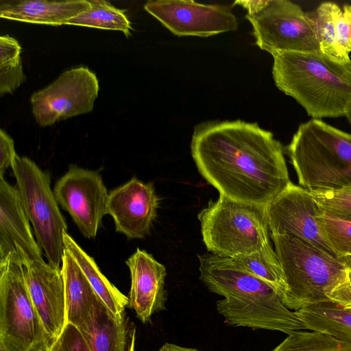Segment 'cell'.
I'll return each mask as SVG.
<instances>
[{
    "mask_svg": "<svg viewBox=\"0 0 351 351\" xmlns=\"http://www.w3.org/2000/svg\"><path fill=\"white\" fill-rule=\"evenodd\" d=\"M191 149L199 173L230 199L267 206L291 182L281 143L256 123H204Z\"/></svg>",
    "mask_w": 351,
    "mask_h": 351,
    "instance_id": "6da1fadb",
    "label": "cell"
},
{
    "mask_svg": "<svg viewBox=\"0 0 351 351\" xmlns=\"http://www.w3.org/2000/svg\"><path fill=\"white\" fill-rule=\"evenodd\" d=\"M198 259L200 280L209 291L223 297L216 302V309L226 324L287 335L306 329L276 290L233 258L207 252Z\"/></svg>",
    "mask_w": 351,
    "mask_h": 351,
    "instance_id": "7a4b0ae2",
    "label": "cell"
},
{
    "mask_svg": "<svg viewBox=\"0 0 351 351\" xmlns=\"http://www.w3.org/2000/svg\"><path fill=\"white\" fill-rule=\"evenodd\" d=\"M276 86L315 119L346 115L351 109V60L342 62L320 52L272 55Z\"/></svg>",
    "mask_w": 351,
    "mask_h": 351,
    "instance_id": "3957f363",
    "label": "cell"
},
{
    "mask_svg": "<svg viewBox=\"0 0 351 351\" xmlns=\"http://www.w3.org/2000/svg\"><path fill=\"white\" fill-rule=\"evenodd\" d=\"M287 152L304 189H351V134L312 119L299 126Z\"/></svg>",
    "mask_w": 351,
    "mask_h": 351,
    "instance_id": "277c9868",
    "label": "cell"
},
{
    "mask_svg": "<svg viewBox=\"0 0 351 351\" xmlns=\"http://www.w3.org/2000/svg\"><path fill=\"white\" fill-rule=\"evenodd\" d=\"M270 237L286 285L283 304L298 311L329 302V295L351 267V256H335L294 236Z\"/></svg>",
    "mask_w": 351,
    "mask_h": 351,
    "instance_id": "5b68a950",
    "label": "cell"
},
{
    "mask_svg": "<svg viewBox=\"0 0 351 351\" xmlns=\"http://www.w3.org/2000/svg\"><path fill=\"white\" fill-rule=\"evenodd\" d=\"M203 242L208 252L235 258L270 244L266 206L219 195L197 215Z\"/></svg>",
    "mask_w": 351,
    "mask_h": 351,
    "instance_id": "8992f818",
    "label": "cell"
},
{
    "mask_svg": "<svg viewBox=\"0 0 351 351\" xmlns=\"http://www.w3.org/2000/svg\"><path fill=\"white\" fill-rule=\"evenodd\" d=\"M247 11L256 44L274 55L320 52L313 13L288 0L237 1Z\"/></svg>",
    "mask_w": 351,
    "mask_h": 351,
    "instance_id": "52a82bcc",
    "label": "cell"
},
{
    "mask_svg": "<svg viewBox=\"0 0 351 351\" xmlns=\"http://www.w3.org/2000/svg\"><path fill=\"white\" fill-rule=\"evenodd\" d=\"M12 169L25 212L48 263L60 267L68 226L60 212L49 173L32 160L16 156Z\"/></svg>",
    "mask_w": 351,
    "mask_h": 351,
    "instance_id": "ba28073f",
    "label": "cell"
},
{
    "mask_svg": "<svg viewBox=\"0 0 351 351\" xmlns=\"http://www.w3.org/2000/svg\"><path fill=\"white\" fill-rule=\"evenodd\" d=\"M51 345L32 300L23 265L0 263V346L6 351H50Z\"/></svg>",
    "mask_w": 351,
    "mask_h": 351,
    "instance_id": "9c48e42d",
    "label": "cell"
},
{
    "mask_svg": "<svg viewBox=\"0 0 351 351\" xmlns=\"http://www.w3.org/2000/svg\"><path fill=\"white\" fill-rule=\"evenodd\" d=\"M99 86L95 73L79 66L63 72L53 82L34 93L30 99L32 114L42 127L93 110Z\"/></svg>",
    "mask_w": 351,
    "mask_h": 351,
    "instance_id": "30bf717a",
    "label": "cell"
},
{
    "mask_svg": "<svg viewBox=\"0 0 351 351\" xmlns=\"http://www.w3.org/2000/svg\"><path fill=\"white\" fill-rule=\"evenodd\" d=\"M53 193L81 233L94 239L107 214L109 195L99 172L71 165L57 181Z\"/></svg>",
    "mask_w": 351,
    "mask_h": 351,
    "instance_id": "8fae6325",
    "label": "cell"
},
{
    "mask_svg": "<svg viewBox=\"0 0 351 351\" xmlns=\"http://www.w3.org/2000/svg\"><path fill=\"white\" fill-rule=\"evenodd\" d=\"M145 10L173 34L207 37L235 31L238 23L231 8L193 1H149Z\"/></svg>",
    "mask_w": 351,
    "mask_h": 351,
    "instance_id": "7c38bea8",
    "label": "cell"
},
{
    "mask_svg": "<svg viewBox=\"0 0 351 351\" xmlns=\"http://www.w3.org/2000/svg\"><path fill=\"white\" fill-rule=\"evenodd\" d=\"M266 210L270 234L297 237L337 256L326 241L316 220L323 210L310 191L291 182L266 206Z\"/></svg>",
    "mask_w": 351,
    "mask_h": 351,
    "instance_id": "4fadbf2b",
    "label": "cell"
},
{
    "mask_svg": "<svg viewBox=\"0 0 351 351\" xmlns=\"http://www.w3.org/2000/svg\"><path fill=\"white\" fill-rule=\"evenodd\" d=\"M29 223L17 187L0 178V263L24 266L43 260Z\"/></svg>",
    "mask_w": 351,
    "mask_h": 351,
    "instance_id": "5bb4252c",
    "label": "cell"
},
{
    "mask_svg": "<svg viewBox=\"0 0 351 351\" xmlns=\"http://www.w3.org/2000/svg\"><path fill=\"white\" fill-rule=\"evenodd\" d=\"M159 202L152 183L132 178L110 192L107 214L113 219L117 232L128 239H143L156 217Z\"/></svg>",
    "mask_w": 351,
    "mask_h": 351,
    "instance_id": "9a60e30c",
    "label": "cell"
},
{
    "mask_svg": "<svg viewBox=\"0 0 351 351\" xmlns=\"http://www.w3.org/2000/svg\"><path fill=\"white\" fill-rule=\"evenodd\" d=\"M23 270L33 304L53 343L67 324L61 267L42 260L24 265Z\"/></svg>",
    "mask_w": 351,
    "mask_h": 351,
    "instance_id": "2e32d148",
    "label": "cell"
},
{
    "mask_svg": "<svg viewBox=\"0 0 351 351\" xmlns=\"http://www.w3.org/2000/svg\"><path fill=\"white\" fill-rule=\"evenodd\" d=\"M125 263L131 278L128 305L134 311L138 319L146 324L150 322L154 314L167 309L166 268L152 254L139 248Z\"/></svg>",
    "mask_w": 351,
    "mask_h": 351,
    "instance_id": "e0dca14e",
    "label": "cell"
},
{
    "mask_svg": "<svg viewBox=\"0 0 351 351\" xmlns=\"http://www.w3.org/2000/svg\"><path fill=\"white\" fill-rule=\"evenodd\" d=\"M91 351H134L136 328L125 311L116 316L101 299L77 328Z\"/></svg>",
    "mask_w": 351,
    "mask_h": 351,
    "instance_id": "ac0fdd59",
    "label": "cell"
},
{
    "mask_svg": "<svg viewBox=\"0 0 351 351\" xmlns=\"http://www.w3.org/2000/svg\"><path fill=\"white\" fill-rule=\"evenodd\" d=\"M90 6L88 0L1 1L0 16L23 23L62 25Z\"/></svg>",
    "mask_w": 351,
    "mask_h": 351,
    "instance_id": "d6986e66",
    "label": "cell"
},
{
    "mask_svg": "<svg viewBox=\"0 0 351 351\" xmlns=\"http://www.w3.org/2000/svg\"><path fill=\"white\" fill-rule=\"evenodd\" d=\"M67 323L80 328L89 318L100 297L71 254L65 249L61 266Z\"/></svg>",
    "mask_w": 351,
    "mask_h": 351,
    "instance_id": "ffe728a7",
    "label": "cell"
},
{
    "mask_svg": "<svg viewBox=\"0 0 351 351\" xmlns=\"http://www.w3.org/2000/svg\"><path fill=\"white\" fill-rule=\"evenodd\" d=\"M63 238L64 248L73 256L94 290L113 314L120 316L129 304L128 298L106 278L94 259L67 232Z\"/></svg>",
    "mask_w": 351,
    "mask_h": 351,
    "instance_id": "44dd1931",
    "label": "cell"
},
{
    "mask_svg": "<svg viewBox=\"0 0 351 351\" xmlns=\"http://www.w3.org/2000/svg\"><path fill=\"white\" fill-rule=\"evenodd\" d=\"M306 329L351 343V308L330 301L295 311Z\"/></svg>",
    "mask_w": 351,
    "mask_h": 351,
    "instance_id": "7402d4cb",
    "label": "cell"
},
{
    "mask_svg": "<svg viewBox=\"0 0 351 351\" xmlns=\"http://www.w3.org/2000/svg\"><path fill=\"white\" fill-rule=\"evenodd\" d=\"M88 1L90 8L67 21L65 25L119 30L127 37L131 34L130 22L123 10L115 8L106 1Z\"/></svg>",
    "mask_w": 351,
    "mask_h": 351,
    "instance_id": "603a6c76",
    "label": "cell"
},
{
    "mask_svg": "<svg viewBox=\"0 0 351 351\" xmlns=\"http://www.w3.org/2000/svg\"><path fill=\"white\" fill-rule=\"evenodd\" d=\"M233 259L245 270L272 287L282 300L286 285L278 258L271 243L259 251Z\"/></svg>",
    "mask_w": 351,
    "mask_h": 351,
    "instance_id": "cb8c5ba5",
    "label": "cell"
},
{
    "mask_svg": "<svg viewBox=\"0 0 351 351\" xmlns=\"http://www.w3.org/2000/svg\"><path fill=\"white\" fill-rule=\"evenodd\" d=\"M335 3H322L313 12L315 30L320 51L339 62L351 59L339 46L336 35L335 19L340 10Z\"/></svg>",
    "mask_w": 351,
    "mask_h": 351,
    "instance_id": "d4e9b609",
    "label": "cell"
},
{
    "mask_svg": "<svg viewBox=\"0 0 351 351\" xmlns=\"http://www.w3.org/2000/svg\"><path fill=\"white\" fill-rule=\"evenodd\" d=\"M19 42L8 35L0 37V95L12 94L26 80Z\"/></svg>",
    "mask_w": 351,
    "mask_h": 351,
    "instance_id": "484cf974",
    "label": "cell"
},
{
    "mask_svg": "<svg viewBox=\"0 0 351 351\" xmlns=\"http://www.w3.org/2000/svg\"><path fill=\"white\" fill-rule=\"evenodd\" d=\"M271 351H351V343L312 330L291 332Z\"/></svg>",
    "mask_w": 351,
    "mask_h": 351,
    "instance_id": "4316f807",
    "label": "cell"
},
{
    "mask_svg": "<svg viewBox=\"0 0 351 351\" xmlns=\"http://www.w3.org/2000/svg\"><path fill=\"white\" fill-rule=\"evenodd\" d=\"M316 220L326 241L336 256H351V221L324 210Z\"/></svg>",
    "mask_w": 351,
    "mask_h": 351,
    "instance_id": "83f0119b",
    "label": "cell"
},
{
    "mask_svg": "<svg viewBox=\"0 0 351 351\" xmlns=\"http://www.w3.org/2000/svg\"><path fill=\"white\" fill-rule=\"evenodd\" d=\"M311 193L324 211L351 221V189Z\"/></svg>",
    "mask_w": 351,
    "mask_h": 351,
    "instance_id": "f1b7e54d",
    "label": "cell"
},
{
    "mask_svg": "<svg viewBox=\"0 0 351 351\" xmlns=\"http://www.w3.org/2000/svg\"><path fill=\"white\" fill-rule=\"evenodd\" d=\"M50 351H91L80 330L67 323L52 343Z\"/></svg>",
    "mask_w": 351,
    "mask_h": 351,
    "instance_id": "f546056e",
    "label": "cell"
},
{
    "mask_svg": "<svg viewBox=\"0 0 351 351\" xmlns=\"http://www.w3.org/2000/svg\"><path fill=\"white\" fill-rule=\"evenodd\" d=\"M336 35L338 43L347 54L351 51V5H344L335 19Z\"/></svg>",
    "mask_w": 351,
    "mask_h": 351,
    "instance_id": "4dcf8cb0",
    "label": "cell"
},
{
    "mask_svg": "<svg viewBox=\"0 0 351 351\" xmlns=\"http://www.w3.org/2000/svg\"><path fill=\"white\" fill-rule=\"evenodd\" d=\"M13 139L2 129L0 130V178L9 167H12L16 156Z\"/></svg>",
    "mask_w": 351,
    "mask_h": 351,
    "instance_id": "1f68e13d",
    "label": "cell"
},
{
    "mask_svg": "<svg viewBox=\"0 0 351 351\" xmlns=\"http://www.w3.org/2000/svg\"><path fill=\"white\" fill-rule=\"evenodd\" d=\"M329 300L341 307L351 308V267L345 278L332 290Z\"/></svg>",
    "mask_w": 351,
    "mask_h": 351,
    "instance_id": "d6a6232c",
    "label": "cell"
},
{
    "mask_svg": "<svg viewBox=\"0 0 351 351\" xmlns=\"http://www.w3.org/2000/svg\"><path fill=\"white\" fill-rule=\"evenodd\" d=\"M157 351H199L195 348L181 346L177 344L165 343Z\"/></svg>",
    "mask_w": 351,
    "mask_h": 351,
    "instance_id": "836d02e7",
    "label": "cell"
},
{
    "mask_svg": "<svg viewBox=\"0 0 351 351\" xmlns=\"http://www.w3.org/2000/svg\"><path fill=\"white\" fill-rule=\"evenodd\" d=\"M346 117L348 119V120L349 121V122L351 123V109L346 114Z\"/></svg>",
    "mask_w": 351,
    "mask_h": 351,
    "instance_id": "e575fe53",
    "label": "cell"
},
{
    "mask_svg": "<svg viewBox=\"0 0 351 351\" xmlns=\"http://www.w3.org/2000/svg\"><path fill=\"white\" fill-rule=\"evenodd\" d=\"M0 351H6L2 346H0Z\"/></svg>",
    "mask_w": 351,
    "mask_h": 351,
    "instance_id": "d590c367",
    "label": "cell"
}]
</instances>
